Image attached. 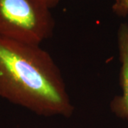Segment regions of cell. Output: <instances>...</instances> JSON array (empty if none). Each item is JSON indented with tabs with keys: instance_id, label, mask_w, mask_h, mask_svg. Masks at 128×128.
<instances>
[{
	"instance_id": "cell-1",
	"label": "cell",
	"mask_w": 128,
	"mask_h": 128,
	"mask_svg": "<svg viewBox=\"0 0 128 128\" xmlns=\"http://www.w3.org/2000/svg\"><path fill=\"white\" fill-rule=\"evenodd\" d=\"M0 97L41 116L70 117L72 101L59 68L39 45L0 36Z\"/></svg>"
},
{
	"instance_id": "cell-4",
	"label": "cell",
	"mask_w": 128,
	"mask_h": 128,
	"mask_svg": "<svg viewBox=\"0 0 128 128\" xmlns=\"http://www.w3.org/2000/svg\"><path fill=\"white\" fill-rule=\"evenodd\" d=\"M45 1L47 2L48 6H50V9H52L58 4L60 0H45Z\"/></svg>"
},
{
	"instance_id": "cell-2",
	"label": "cell",
	"mask_w": 128,
	"mask_h": 128,
	"mask_svg": "<svg viewBox=\"0 0 128 128\" xmlns=\"http://www.w3.org/2000/svg\"><path fill=\"white\" fill-rule=\"evenodd\" d=\"M50 9L45 0H0V36L40 46L54 34Z\"/></svg>"
},
{
	"instance_id": "cell-3",
	"label": "cell",
	"mask_w": 128,
	"mask_h": 128,
	"mask_svg": "<svg viewBox=\"0 0 128 128\" xmlns=\"http://www.w3.org/2000/svg\"><path fill=\"white\" fill-rule=\"evenodd\" d=\"M117 42L121 64L120 81L122 94L115 97L110 103L112 111L118 117L128 118V24H121L117 33Z\"/></svg>"
}]
</instances>
